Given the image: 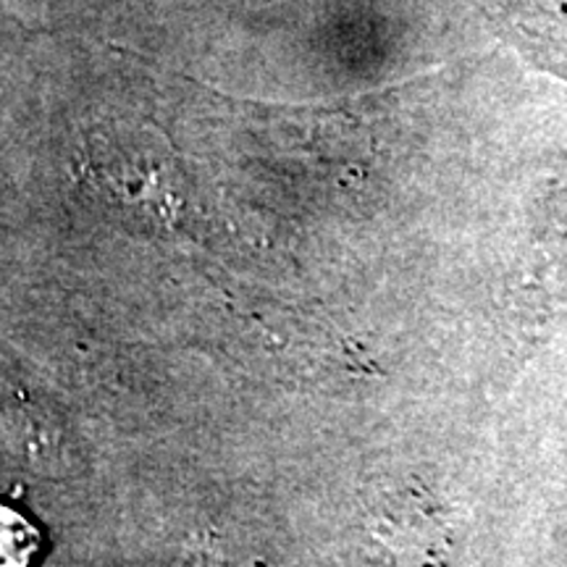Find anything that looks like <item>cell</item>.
Returning <instances> with one entry per match:
<instances>
[{
    "mask_svg": "<svg viewBox=\"0 0 567 567\" xmlns=\"http://www.w3.org/2000/svg\"><path fill=\"white\" fill-rule=\"evenodd\" d=\"M517 48L557 74L567 76V17L520 13L515 24Z\"/></svg>",
    "mask_w": 567,
    "mask_h": 567,
    "instance_id": "cell-1",
    "label": "cell"
},
{
    "mask_svg": "<svg viewBox=\"0 0 567 567\" xmlns=\"http://www.w3.org/2000/svg\"><path fill=\"white\" fill-rule=\"evenodd\" d=\"M40 530L19 509L0 505V567H30L40 551Z\"/></svg>",
    "mask_w": 567,
    "mask_h": 567,
    "instance_id": "cell-2",
    "label": "cell"
}]
</instances>
